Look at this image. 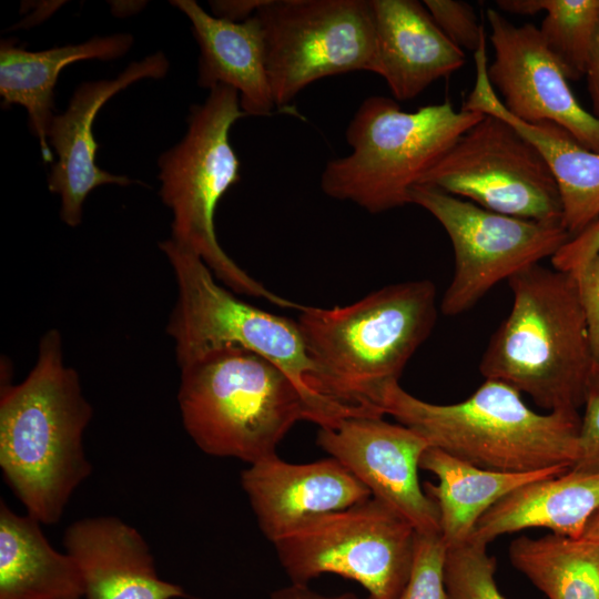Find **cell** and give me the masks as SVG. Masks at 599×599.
Segmentation results:
<instances>
[{
    "instance_id": "obj_15",
    "label": "cell",
    "mask_w": 599,
    "mask_h": 599,
    "mask_svg": "<svg viewBox=\"0 0 599 599\" xmlns=\"http://www.w3.org/2000/svg\"><path fill=\"white\" fill-rule=\"evenodd\" d=\"M169 60L158 51L131 62L112 80L80 84L63 113L54 114L48 130V142L57 154L48 176V189L60 195V217L75 227L82 221L83 203L95 187L104 184L126 186L133 181L100 169L95 162L99 144L93 135V122L99 110L113 95L143 79H162L169 71Z\"/></svg>"
},
{
    "instance_id": "obj_2",
    "label": "cell",
    "mask_w": 599,
    "mask_h": 599,
    "mask_svg": "<svg viewBox=\"0 0 599 599\" xmlns=\"http://www.w3.org/2000/svg\"><path fill=\"white\" fill-rule=\"evenodd\" d=\"M436 319V286L418 280L387 285L346 306H303L296 323L319 393L384 415L377 407L382 390L398 382Z\"/></svg>"
},
{
    "instance_id": "obj_35",
    "label": "cell",
    "mask_w": 599,
    "mask_h": 599,
    "mask_svg": "<svg viewBox=\"0 0 599 599\" xmlns=\"http://www.w3.org/2000/svg\"><path fill=\"white\" fill-rule=\"evenodd\" d=\"M270 599H368L352 592L327 596L312 590L307 585L292 583L271 593Z\"/></svg>"
},
{
    "instance_id": "obj_32",
    "label": "cell",
    "mask_w": 599,
    "mask_h": 599,
    "mask_svg": "<svg viewBox=\"0 0 599 599\" xmlns=\"http://www.w3.org/2000/svg\"><path fill=\"white\" fill-rule=\"evenodd\" d=\"M598 251L599 219L551 257L554 268L576 274Z\"/></svg>"
},
{
    "instance_id": "obj_3",
    "label": "cell",
    "mask_w": 599,
    "mask_h": 599,
    "mask_svg": "<svg viewBox=\"0 0 599 599\" xmlns=\"http://www.w3.org/2000/svg\"><path fill=\"white\" fill-rule=\"evenodd\" d=\"M180 372L183 427L203 453L214 457L251 465L275 455L301 420L319 428L337 424L281 367L242 347L213 351Z\"/></svg>"
},
{
    "instance_id": "obj_16",
    "label": "cell",
    "mask_w": 599,
    "mask_h": 599,
    "mask_svg": "<svg viewBox=\"0 0 599 599\" xmlns=\"http://www.w3.org/2000/svg\"><path fill=\"white\" fill-rule=\"evenodd\" d=\"M241 485L262 534L272 544L315 516L372 497L333 457L292 464L275 454L248 465L241 474Z\"/></svg>"
},
{
    "instance_id": "obj_14",
    "label": "cell",
    "mask_w": 599,
    "mask_h": 599,
    "mask_svg": "<svg viewBox=\"0 0 599 599\" xmlns=\"http://www.w3.org/2000/svg\"><path fill=\"white\" fill-rule=\"evenodd\" d=\"M316 444L417 534H439L437 505L418 479L420 458L430 447L418 433L383 417L355 416L321 427Z\"/></svg>"
},
{
    "instance_id": "obj_7",
    "label": "cell",
    "mask_w": 599,
    "mask_h": 599,
    "mask_svg": "<svg viewBox=\"0 0 599 599\" xmlns=\"http://www.w3.org/2000/svg\"><path fill=\"white\" fill-rule=\"evenodd\" d=\"M248 116L232 87L216 85L194 104L183 139L159 159L160 195L173 215L171 238L195 253L232 292L264 298L283 308L302 305L274 294L241 268L221 247L214 213L222 196L240 181V161L230 131Z\"/></svg>"
},
{
    "instance_id": "obj_4",
    "label": "cell",
    "mask_w": 599,
    "mask_h": 599,
    "mask_svg": "<svg viewBox=\"0 0 599 599\" xmlns=\"http://www.w3.org/2000/svg\"><path fill=\"white\" fill-rule=\"evenodd\" d=\"M508 283L512 305L485 349L481 375L548 412H578L595 361L577 277L536 264Z\"/></svg>"
},
{
    "instance_id": "obj_5",
    "label": "cell",
    "mask_w": 599,
    "mask_h": 599,
    "mask_svg": "<svg viewBox=\"0 0 599 599\" xmlns=\"http://www.w3.org/2000/svg\"><path fill=\"white\" fill-rule=\"evenodd\" d=\"M377 407L430 447L484 469L572 468L578 457V412L539 414L526 405L521 393L499 380L485 379L455 404L422 400L394 382L382 390Z\"/></svg>"
},
{
    "instance_id": "obj_36",
    "label": "cell",
    "mask_w": 599,
    "mask_h": 599,
    "mask_svg": "<svg viewBox=\"0 0 599 599\" xmlns=\"http://www.w3.org/2000/svg\"><path fill=\"white\" fill-rule=\"evenodd\" d=\"M581 538L599 541V511L590 519Z\"/></svg>"
},
{
    "instance_id": "obj_19",
    "label": "cell",
    "mask_w": 599,
    "mask_h": 599,
    "mask_svg": "<svg viewBox=\"0 0 599 599\" xmlns=\"http://www.w3.org/2000/svg\"><path fill=\"white\" fill-rule=\"evenodd\" d=\"M486 50L487 41L481 40L474 53L475 85L461 109L493 114L507 121L539 150L559 189L561 224L573 237L599 219V152L586 149L552 122L530 124L512 116L490 84Z\"/></svg>"
},
{
    "instance_id": "obj_21",
    "label": "cell",
    "mask_w": 599,
    "mask_h": 599,
    "mask_svg": "<svg viewBox=\"0 0 599 599\" xmlns=\"http://www.w3.org/2000/svg\"><path fill=\"white\" fill-rule=\"evenodd\" d=\"M598 511L599 470L570 468L505 496L478 520L469 540L487 546L501 535L536 527L579 539Z\"/></svg>"
},
{
    "instance_id": "obj_22",
    "label": "cell",
    "mask_w": 599,
    "mask_h": 599,
    "mask_svg": "<svg viewBox=\"0 0 599 599\" xmlns=\"http://www.w3.org/2000/svg\"><path fill=\"white\" fill-rule=\"evenodd\" d=\"M129 33L93 37L88 41L28 51L16 40L0 42V95L3 105L19 104L28 111L29 126L38 138L42 159L53 162L48 142L49 125L54 116V88L67 65L82 60H113L123 57L132 47Z\"/></svg>"
},
{
    "instance_id": "obj_23",
    "label": "cell",
    "mask_w": 599,
    "mask_h": 599,
    "mask_svg": "<svg viewBox=\"0 0 599 599\" xmlns=\"http://www.w3.org/2000/svg\"><path fill=\"white\" fill-rule=\"evenodd\" d=\"M419 468L433 473L438 484L426 483L424 490L439 512V535L447 549L467 544L478 520L496 502L529 483L556 477L569 470L551 467L528 473L484 469L448 453L428 447Z\"/></svg>"
},
{
    "instance_id": "obj_25",
    "label": "cell",
    "mask_w": 599,
    "mask_h": 599,
    "mask_svg": "<svg viewBox=\"0 0 599 599\" xmlns=\"http://www.w3.org/2000/svg\"><path fill=\"white\" fill-rule=\"evenodd\" d=\"M509 558L548 599H599V541L520 536Z\"/></svg>"
},
{
    "instance_id": "obj_30",
    "label": "cell",
    "mask_w": 599,
    "mask_h": 599,
    "mask_svg": "<svg viewBox=\"0 0 599 599\" xmlns=\"http://www.w3.org/2000/svg\"><path fill=\"white\" fill-rule=\"evenodd\" d=\"M582 406L585 410L580 417L578 457L571 469L597 471L599 470V364H593Z\"/></svg>"
},
{
    "instance_id": "obj_8",
    "label": "cell",
    "mask_w": 599,
    "mask_h": 599,
    "mask_svg": "<svg viewBox=\"0 0 599 599\" xmlns=\"http://www.w3.org/2000/svg\"><path fill=\"white\" fill-rule=\"evenodd\" d=\"M175 275L177 298L166 333L175 343L179 367L224 347L255 352L281 367L333 420L362 409L323 396L296 321L253 306L221 286L209 266L171 237L159 244Z\"/></svg>"
},
{
    "instance_id": "obj_24",
    "label": "cell",
    "mask_w": 599,
    "mask_h": 599,
    "mask_svg": "<svg viewBox=\"0 0 599 599\" xmlns=\"http://www.w3.org/2000/svg\"><path fill=\"white\" fill-rule=\"evenodd\" d=\"M40 522L0 504V599H83L79 569Z\"/></svg>"
},
{
    "instance_id": "obj_12",
    "label": "cell",
    "mask_w": 599,
    "mask_h": 599,
    "mask_svg": "<svg viewBox=\"0 0 599 599\" xmlns=\"http://www.w3.org/2000/svg\"><path fill=\"white\" fill-rule=\"evenodd\" d=\"M419 184L499 214L561 224L560 193L546 159L493 114L466 131Z\"/></svg>"
},
{
    "instance_id": "obj_29",
    "label": "cell",
    "mask_w": 599,
    "mask_h": 599,
    "mask_svg": "<svg viewBox=\"0 0 599 599\" xmlns=\"http://www.w3.org/2000/svg\"><path fill=\"white\" fill-rule=\"evenodd\" d=\"M423 3L455 45L476 52L486 31L470 3L457 0H424Z\"/></svg>"
},
{
    "instance_id": "obj_26",
    "label": "cell",
    "mask_w": 599,
    "mask_h": 599,
    "mask_svg": "<svg viewBox=\"0 0 599 599\" xmlns=\"http://www.w3.org/2000/svg\"><path fill=\"white\" fill-rule=\"evenodd\" d=\"M546 12L539 31L568 80L585 77L599 21V0H535Z\"/></svg>"
},
{
    "instance_id": "obj_18",
    "label": "cell",
    "mask_w": 599,
    "mask_h": 599,
    "mask_svg": "<svg viewBox=\"0 0 599 599\" xmlns=\"http://www.w3.org/2000/svg\"><path fill=\"white\" fill-rule=\"evenodd\" d=\"M376 35L373 73L397 101L414 99L436 80L460 69L465 52L416 0H370Z\"/></svg>"
},
{
    "instance_id": "obj_33",
    "label": "cell",
    "mask_w": 599,
    "mask_h": 599,
    "mask_svg": "<svg viewBox=\"0 0 599 599\" xmlns=\"http://www.w3.org/2000/svg\"><path fill=\"white\" fill-rule=\"evenodd\" d=\"M265 0H216L210 1L212 14L216 18L242 22L253 17Z\"/></svg>"
},
{
    "instance_id": "obj_31",
    "label": "cell",
    "mask_w": 599,
    "mask_h": 599,
    "mask_svg": "<svg viewBox=\"0 0 599 599\" xmlns=\"http://www.w3.org/2000/svg\"><path fill=\"white\" fill-rule=\"evenodd\" d=\"M593 361L599 364V251L576 273Z\"/></svg>"
},
{
    "instance_id": "obj_28",
    "label": "cell",
    "mask_w": 599,
    "mask_h": 599,
    "mask_svg": "<svg viewBox=\"0 0 599 599\" xmlns=\"http://www.w3.org/2000/svg\"><path fill=\"white\" fill-rule=\"evenodd\" d=\"M446 554L439 534H417L412 571L398 599H446Z\"/></svg>"
},
{
    "instance_id": "obj_6",
    "label": "cell",
    "mask_w": 599,
    "mask_h": 599,
    "mask_svg": "<svg viewBox=\"0 0 599 599\" xmlns=\"http://www.w3.org/2000/svg\"><path fill=\"white\" fill-rule=\"evenodd\" d=\"M484 115L449 101L407 112L396 100L372 95L346 129L351 152L326 164L322 191L373 214L409 204L412 189Z\"/></svg>"
},
{
    "instance_id": "obj_10",
    "label": "cell",
    "mask_w": 599,
    "mask_h": 599,
    "mask_svg": "<svg viewBox=\"0 0 599 599\" xmlns=\"http://www.w3.org/2000/svg\"><path fill=\"white\" fill-rule=\"evenodd\" d=\"M256 16L278 109L288 108L303 89L319 79L374 71L370 0H265Z\"/></svg>"
},
{
    "instance_id": "obj_13",
    "label": "cell",
    "mask_w": 599,
    "mask_h": 599,
    "mask_svg": "<svg viewBox=\"0 0 599 599\" xmlns=\"http://www.w3.org/2000/svg\"><path fill=\"white\" fill-rule=\"evenodd\" d=\"M487 20L494 48L487 74L505 109L526 123L552 122L586 149L599 152V120L573 95L539 28L517 27L494 9L487 10Z\"/></svg>"
},
{
    "instance_id": "obj_9",
    "label": "cell",
    "mask_w": 599,
    "mask_h": 599,
    "mask_svg": "<svg viewBox=\"0 0 599 599\" xmlns=\"http://www.w3.org/2000/svg\"><path fill=\"white\" fill-rule=\"evenodd\" d=\"M416 537L405 518L369 497L315 516L273 545L292 583L332 573L356 581L368 599H398L412 571Z\"/></svg>"
},
{
    "instance_id": "obj_1",
    "label": "cell",
    "mask_w": 599,
    "mask_h": 599,
    "mask_svg": "<svg viewBox=\"0 0 599 599\" xmlns=\"http://www.w3.org/2000/svg\"><path fill=\"white\" fill-rule=\"evenodd\" d=\"M93 408L77 370L63 361L58 329L44 333L20 384H1L0 467L27 514L41 525L60 520L92 471L83 435Z\"/></svg>"
},
{
    "instance_id": "obj_17",
    "label": "cell",
    "mask_w": 599,
    "mask_h": 599,
    "mask_svg": "<svg viewBox=\"0 0 599 599\" xmlns=\"http://www.w3.org/2000/svg\"><path fill=\"white\" fill-rule=\"evenodd\" d=\"M83 599H176L184 589L160 578L150 547L131 525L113 516L83 518L64 532Z\"/></svg>"
},
{
    "instance_id": "obj_27",
    "label": "cell",
    "mask_w": 599,
    "mask_h": 599,
    "mask_svg": "<svg viewBox=\"0 0 599 599\" xmlns=\"http://www.w3.org/2000/svg\"><path fill=\"white\" fill-rule=\"evenodd\" d=\"M496 559L487 546L468 541L447 549L446 599H506L495 581Z\"/></svg>"
},
{
    "instance_id": "obj_20",
    "label": "cell",
    "mask_w": 599,
    "mask_h": 599,
    "mask_svg": "<svg viewBox=\"0 0 599 599\" xmlns=\"http://www.w3.org/2000/svg\"><path fill=\"white\" fill-rule=\"evenodd\" d=\"M171 3L187 17L200 48L197 84L209 90L232 87L247 115H271L276 105L266 69L263 28L256 13L233 22L207 13L194 0Z\"/></svg>"
},
{
    "instance_id": "obj_11",
    "label": "cell",
    "mask_w": 599,
    "mask_h": 599,
    "mask_svg": "<svg viewBox=\"0 0 599 599\" xmlns=\"http://www.w3.org/2000/svg\"><path fill=\"white\" fill-rule=\"evenodd\" d=\"M410 202L440 223L454 248L455 272L440 302L446 316L469 311L496 284L552 257L571 240L562 224L491 212L427 184L412 189Z\"/></svg>"
},
{
    "instance_id": "obj_34",
    "label": "cell",
    "mask_w": 599,
    "mask_h": 599,
    "mask_svg": "<svg viewBox=\"0 0 599 599\" xmlns=\"http://www.w3.org/2000/svg\"><path fill=\"white\" fill-rule=\"evenodd\" d=\"M585 77L591 100V113L599 120V21L592 39Z\"/></svg>"
}]
</instances>
